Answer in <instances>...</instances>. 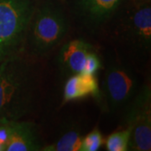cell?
<instances>
[{
    "label": "cell",
    "instance_id": "14",
    "mask_svg": "<svg viewBox=\"0 0 151 151\" xmlns=\"http://www.w3.org/2000/svg\"><path fill=\"white\" fill-rule=\"evenodd\" d=\"M102 68H103V63H102L101 58L99 57V55L97 54L95 50L88 55L85 66L82 70V73L96 75L97 71L101 70Z\"/></svg>",
    "mask_w": 151,
    "mask_h": 151
},
{
    "label": "cell",
    "instance_id": "1",
    "mask_svg": "<svg viewBox=\"0 0 151 151\" xmlns=\"http://www.w3.org/2000/svg\"><path fill=\"white\" fill-rule=\"evenodd\" d=\"M36 94L34 73L16 55L0 64V122L21 120L32 110Z\"/></svg>",
    "mask_w": 151,
    "mask_h": 151
},
{
    "label": "cell",
    "instance_id": "12",
    "mask_svg": "<svg viewBox=\"0 0 151 151\" xmlns=\"http://www.w3.org/2000/svg\"><path fill=\"white\" fill-rule=\"evenodd\" d=\"M129 140L130 130L125 128L109 135L105 141V147L108 151L129 150Z\"/></svg>",
    "mask_w": 151,
    "mask_h": 151
},
{
    "label": "cell",
    "instance_id": "2",
    "mask_svg": "<svg viewBox=\"0 0 151 151\" xmlns=\"http://www.w3.org/2000/svg\"><path fill=\"white\" fill-rule=\"evenodd\" d=\"M63 9L54 3L35 6L29 24L24 46L34 56H44L55 48L69 30Z\"/></svg>",
    "mask_w": 151,
    "mask_h": 151
},
{
    "label": "cell",
    "instance_id": "9",
    "mask_svg": "<svg viewBox=\"0 0 151 151\" xmlns=\"http://www.w3.org/2000/svg\"><path fill=\"white\" fill-rule=\"evenodd\" d=\"M5 151L41 150L42 146L35 124L27 121H9Z\"/></svg>",
    "mask_w": 151,
    "mask_h": 151
},
{
    "label": "cell",
    "instance_id": "4",
    "mask_svg": "<svg viewBox=\"0 0 151 151\" xmlns=\"http://www.w3.org/2000/svg\"><path fill=\"white\" fill-rule=\"evenodd\" d=\"M113 20H117L116 34L124 44L141 54L150 52V0H127Z\"/></svg>",
    "mask_w": 151,
    "mask_h": 151
},
{
    "label": "cell",
    "instance_id": "8",
    "mask_svg": "<svg viewBox=\"0 0 151 151\" xmlns=\"http://www.w3.org/2000/svg\"><path fill=\"white\" fill-rule=\"evenodd\" d=\"M93 51L94 46L83 40H72L64 44L56 58L61 73L67 77L82 73L86 59Z\"/></svg>",
    "mask_w": 151,
    "mask_h": 151
},
{
    "label": "cell",
    "instance_id": "6",
    "mask_svg": "<svg viewBox=\"0 0 151 151\" xmlns=\"http://www.w3.org/2000/svg\"><path fill=\"white\" fill-rule=\"evenodd\" d=\"M124 123L130 130L129 150H151V88L141 86L139 92L124 108Z\"/></svg>",
    "mask_w": 151,
    "mask_h": 151
},
{
    "label": "cell",
    "instance_id": "7",
    "mask_svg": "<svg viewBox=\"0 0 151 151\" xmlns=\"http://www.w3.org/2000/svg\"><path fill=\"white\" fill-rule=\"evenodd\" d=\"M127 0H76L81 19L92 29L103 27L113 21Z\"/></svg>",
    "mask_w": 151,
    "mask_h": 151
},
{
    "label": "cell",
    "instance_id": "10",
    "mask_svg": "<svg viewBox=\"0 0 151 151\" xmlns=\"http://www.w3.org/2000/svg\"><path fill=\"white\" fill-rule=\"evenodd\" d=\"M86 97H92L99 101L100 86L96 75L80 73L68 76L63 90L64 103Z\"/></svg>",
    "mask_w": 151,
    "mask_h": 151
},
{
    "label": "cell",
    "instance_id": "13",
    "mask_svg": "<svg viewBox=\"0 0 151 151\" xmlns=\"http://www.w3.org/2000/svg\"><path fill=\"white\" fill-rule=\"evenodd\" d=\"M103 138L98 129H92L82 138L80 151H97L103 145Z\"/></svg>",
    "mask_w": 151,
    "mask_h": 151
},
{
    "label": "cell",
    "instance_id": "3",
    "mask_svg": "<svg viewBox=\"0 0 151 151\" xmlns=\"http://www.w3.org/2000/svg\"><path fill=\"white\" fill-rule=\"evenodd\" d=\"M35 6L34 0H0V61L24 47Z\"/></svg>",
    "mask_w": 151,
    "mask_h": 151
},
{
    "label": "cell",
    "instance_id": "11",
    "mask_svg": "<svg viewBox=\"0 0 151 151\" xmlns=\"http://www.w3.org/2000/svg\"><path fill=\"white\" fill-rule=\"evenodd\" d=\"M83 136L78 127L70 128L65 131L54 143L45 146L43 151H80Z\"/></svg>",
    "mask_w": 151,
    "mask_h": 151
},
{
    "label": "cell",
    "instance_id": "5",
    "mask_svg": "<svg viewBox=\"0 0 151 151\" xmlns=\"http://www.w3.org/2000/svg\"><path fill=\"white\" fill-rule=\"evenodd\" d=\"M140 87L139 76L133 68L113 61L104 70L99 101L105 103L109 111L124 110Z\"/></svg>",
    "mask_w": 151,
    "mask_h": 151
}]
</instances>
